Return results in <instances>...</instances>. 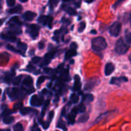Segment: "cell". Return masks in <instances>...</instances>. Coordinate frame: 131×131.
<instances>
[{
	"label": "cell",
	"mask_w": 131,
	"mask_h": 131,
	"mask_svg": "<svg viewBox=\"0 0 131 131\" xmlns=\"http://www.w3.org/2000/svg\"><path fill=\"white\" fill-rule=\"evenodd\" d=\"M107 46L106 40L102 37H97L92 41V48L95 51H101L104 50Z\"/></svg>",
	"instance_id": "6da1fadb"
},
{
	"label": "cell",
	"mask_w": 131,
	"mask_h": 131,
	"mask_svg": "<svg viewBox=\"0 0 131 131\" xmlns=\"http://www.w3.org/2000/svg\"><path fill=\"white\" fill-rule=\"evenodd\" d=\"M128 51V45L124 41L122 38H120L115 45V51L118 54H124Z\"/></svg>",
	"instance_id": "7a4b0ae2"
},
{
	"label": "cell",
	"mask_w": 131,
	"mask_h": 131,
	"mask_svg": "<svg viewBox=\"0 0 131 131\" xmlns=\"http://www.w3.org/2000/svg\"><path fill=\"white\" fill-rule=\"evenodd\" d=\"M101 81L97 78H91L88 81L84 86V90L85 91H92L95 87H97L100 84Z\"/></svg>",
	"instance_id": "3957f363"
},
{
	"label": "cell",
	"mask_w": 131,
	"mask_h": 131,
	"mask_svg": "<svg viewBox=\"0 0 131 131\" xmlns=\"http://www.w3.org/2000/svg\"><path fill=\"white\" fill-rule=\"evenodd\" d=\"M121 23L119 22V21H116L114 22L111 27H110V29H109V31H110V34L114 36V37H117L121 32Z\"/></svg>",
	"instance_id": "277c9868"
},
{
	"label": "cell",
	"mask_w": 131,
	"mask_h": 131,
	"mask_svg": "<svg viewBox=\"0 0 131 131\" xmlns=\"http://www.w3.org/2000/svg\"><path fill=\"white\" fill-rule=\"evenodd\" d=\"M38 32H39V28L36 25H31L28 28V33L30 34L31 37L33 39H35L38 36Z\"/></svg>",
	"instance_id": "5b68a950"
},
{
	"label": "cell",
	"mask_w": 131,
	"mask_h": 131,
	"mask_svg": "<svg viewBox=\"0 0 131 131\" xmlns=\"http://www.w3.org/2000/svg\"><path fill=\"white\" fill-rule=\"evenodd\" d=\"M31 104L32 106H35V107H39L41 105H42L44 101H43V98L42 97H39L37 95H33L31 98Z\"/></svg>",
	"instance_id": "8992f818"
},
{
	"label": "cell",
	"mask_w": 131,
	"mask_h": 131,
	"mask_svg": "<svg viewBox=\"0 0 131 131\" xmlns=\"http://www.w3.org/2000/svg\"><path fill=\"white\" fill-rule=\"evenodd\" d=\"M127 81H128V79L126 77H124V76L120 77V78L114 77V78H112L111 79L110 84H114V85H121V83L127 82Z\"/></svg>",
	"instance_id": "52a82bcc"
},
{
	"label": "cell",
	"mask_w": 131,
	"mask_h": 131,
	"mask_svg": "<svg viewBox=\"0 0 131 131\" xmlns=\"http://www.w3.org/2000/svg\"><path fill=\"white\" fill-rule=\"evenodd\" d=\"M114 69H115V67H114V64H112V63H107L106 64L105 69H104V74H105V75L106 76L111 75L114 72Z\"/></svg>",
	"instance_id": "ba28073f"
},
{
	"label": "cell",
	"mask_w": 131,
	"mask_h": 131,
	"mask_svg": "<svg viewBox=\"0 0 131 131\" xmlns=\"http://www.w3.org/2000/svg\"><path fill=\"white\" fill-rule=\"evenodd\" d=\"M81 87V84L80 77L78 75H75L74 76V84L73 90L74 91H80Z\"/></svg>",
	"instance_id": "9c48e42d"
},
{
	"label": "cell",
	"mask_w": 131,
	"mask_h": 131,
	"mask_svg": "<svg viewBox=\"0 0 131 131\" xmlns=\"http://www.w3.org/2000/svg\"><path fill=\"white\" fill-rule=\"evenodd\" d=\"M54 54H55L54 51H51V52H49V53L46 54L45 56V58H44V62H43V64H45V65H46V64H48L50 63V61H51V59L54 58Z\"/></svg>",
	"instance_id": "30bf717a"
},
{
	"label": "cell",
	"mask_w": 131,
	"mask_h": 131,
	"mask_svg": "<svg viewBox=\"0 0 131 131\" xmlns=\"http://www.w3.org/2000/svg\"><path fill=\"white\" fill-rule=\"evenodd\" d=\"M24 17L27 21H32L36 17V13L31 12V11H27L24 14Z\"/></svg>",
	"instance_id": "8fae6325"
},
{
	"label": "cell",
	"mask_w": 131,
	"mask_h": 131,
	"mask_svg": "<svg viewBox=\"0 0 131 131\" xmlns=\"http://www.w3.org/2000/svg\"><path fill=\"white\" fill-rule=\"evenodd\" d=\"M1 37L4 39H6V40H8V41H15L16 40V38L14 35H12V33H9V34H1Z\"/></svg>",
	"instance_id": "7c38bea8"
},
{
	"label": "cell",
	"mask_w": 131,
	"mask_h": 131,
	"mask_svg": "<svg viewBox=\"0 0 131 131\" xmlns=\"http://www.w3.org/2000/svg\"><path fill=\"white\" fill-rule=\"evenodd\" d=\"M94 101V96L91 94H86L83 96L82 101L83 103H91Z\"/></svg>",
	"instance_id": "4fadbf2b"
},
{
	"label": "cell",
	"mask_w": 131,
	"mask_h": 131,
	"mask_svg": "<svg viewBox=\"0 0 131 131\" xmlns=\"http://www.w3.org/2000/svg\"><path fill=\"white\" fill-rule=\"evenodd\" d=\"M77 54V51L76 50H74V49H70L69 51H68L65 54V59L68 60L74 56H75Z\"/></svg>",
	"instance_id": "5bb4252c"
},
{
	"label": "cell",
	"mask_w": 131,
	"mask_h": 131,
	"mask_svg": "<svg viewBox=\"0 0 131 131\" xmlns=\"http://www.w3.org/2000/svg\"><path fill=\"white\" fill-rule=\"evenodd\" d=\"M32 84H33V79L30 76H28V77H26L24 79V81H23V85L30 87V86H32Z\"/></svg>",
	"instance_id": "9a60e30c"
},
{
	"label": "cell",
	"mask_w": 131,
	"mask_h": 131,
	"mask_svg": "<svg viewBox=\"0 0 131 131\" xmlns=\"http://www.w3.org/2000/svg\"><path fill=\"white\" fill-rule=\"evenodd\" d=\"M0 60L2 63H7L9 60V55L8 53H2L0 54Z\"/></svg>",
	"instance_id": "2e32d148"
},
{
	"label": "cell",
	"mask_w": 131,
	"mask_h": 131,
	"mask_svg": "<svg viewBox=\"0 0 131 131\" xmlns=\"http://www.w3.org/2000/svg\"><path fill=\"white\" fill-rule=\"evenodd\" d=\"M89 119V114H83L81 116H80L78 119V123H85Z\"/></svg>",
	"instance_id": "e0dca14e"
},
{
	"label": "cell",
	"mask_w": 131,
	"mask_h": 131,
	"mask_svg": "<svg viewBox=\"0 0 131 131\" xmlns=\"http://www.w3.org/2000/svg\"><path fill=\"white\" fill-rule=\"evenodd\" d=\"M21 10H22V7H21V5H16L15 7H14V8H11V9L9 10V13H11V14L18 13V12H20Z\"/></svg>",
	"instance_id": "ac0fdd59"
},
{
	"label": "cell",
	"mask_w": 131,
	"mask_h": 131,
	"mask_svg": "<svg viewBox=\"0 0 131 131\" xmlns=\"http://www.w3.org/2000/svg\"><path fill=\"white\" fill-rule=\"evenodd\" d=\"M17 47H18V48H19L20 51H24V52H25V51H26V49H27V45L25 44V43H23V42H21V41H18V42Z\"/></svg>",
	"instance_id": "d6986e66"
},
{
	"label": "cell",
	"mask_w": 131,
	"mask_h": 131,
	"mask_svg": "<svg viewBox=\"0 0 131 131\" xmlns=\"http://www.w3.org/2000/svg\"><path fill=\"white\" fill-rule=\"evenodd\" d=\"M57 127H59V128H61V129H62L64 131H67V127H66V126H65V124L64 123V121H63L61 119L59 120Z\"/></svg>",
	"instance_id": "ffe728a7"
},
{
	"label": "cell",
	"mask_w": 131,
	"mask_h": 131,
	"mask_svg": "<svg viewBox=\"0 0 131 131\" xmlns=\"http://www.w3.org/2000/svg\"><path fill=\"white\" fill-rule=\"evenodd\" d=\"M65 11L70 15H75L77 14V12L75 9H74L73 8L71 7H67L65 8Z\"/></svg>",
	"instance_id": "44dd1931"
},
{
	"label": "cell",
	"mask_w": 131,
	"mask_h": 131,
	"mask_svg": "<svg viewBox=\"0 0 131 131\" xmlns=\"http://www.w3.org/2000/svg\"><path fill=\"white\" fill-rule=\"evenodd\" d=\"M13 131H24V128H23V126L21 125V124L18 123L15 125H14Z\"/></svg>",
	"instance_id": "7402d4cb"
},
{
	"label": "cell",
	"mask_w": 131,
	"mask_h": 131,
	"mask_svg": "<svg viewBox=\"0 0 131 131\" xmlns=\"http://www.w3.org/2000/svg\"><path fill=\"white\" fill-rule=\"evenodd\" d=\"M13 121H14V117H11V116H7V117H5L3 119V122H4L5 124H11Z\"/></svg>",
	"instance_id": "603a6c76"
},
{
	"label": "cell",
	"mask_w": 131,
	"mask_h": 131,
	"mask_svg": "<svg viewBox=\"0 0 131 131\" xmlns=\"http://www.w3.org/2000/svg\"><path fill=\"white\" fill-rule=\"evenodd\" d=\"M75 115H74V114H72L71 113L68 116V122H69V124H74L75 123Z\"/></svg>",
	"instance_id": "cb8c5ba5"
},
{
	"label": "cell",
	"mask_w": 131,
	"mask_h": 131,
	"mask_svg": "<svg viewBox=\"0 0 131 131\" xmlns=\"http://www.w3.org/2000/svg\"><path fill=\"white\" fill-rule=\"evenodd\" d=\"M18 90L17 88H13L10 95V97L12 99H15L18 97Z\"/></svg>",
	"instance_id": "d4e9b609"
},
{
	"label": "cell",
	"mask_w": 131,
	"mask_h": 131,
	"mask_svg": "<svg viewBox=\"0 0 131 131\" xmlns=\"http://www.w3.org/2000/svg\"><path fill=\"white\" fill-rule=\"evenodd\" d=\"M125 40L127 44H131V32L127 31L125 33Z\"/></svg>",
	"instance_id": "484cf974"
},
{
	"label": "cell",
	"mask_w": 131,
	"mask_h": 131,
	"mask_svg": "<svg viewBox=\"0 0 131 131\" xmlns=\"http://www.w3.org/2000/svg\"><path fill=\"white\" fill-rule=\"evenodd\" d=\"M77 107H78V113H84L85 111H86V107L84 104V103L80 104L79 106Z\"/></svg>",
	"instance_id": "4316f807"
},
{
	"label": "cell",
	"mask_w": 131,
	"mask_h": 131,
	"mask_svg": "<svg viewBox=\"0 0 131 131\" xmlns=\"http://www.w3.org/2000/svg\"><path fill=\"white\" fill-rule=\"evenodd\" d=\"M31 111V109L29 107H22L20 110V113L21 115H27Z\"/></svg>",
	"instance_id": "83f0119b"
},
{
	"label": "cell",
	"mask_w": 131,
	"mask_h": 131,
	"mask_svg": "<svg viewBox=\"0 0 131 131\" xmlns=\"http://www.w3.org/2000/svg\"><path fill=\"white\" fill-rule=\"evenodd\" d=\"M51 22H52V18L50 17V16H48L45 18V21L44 22V25H47L49 26V28H51Z\"/></svg>",
	"instance_id": "f1b7e54d"
},
{
	"label": "cell",
	"mask_w": 131,
	"mask_h": 131,
	"mask_svg": "<svg viewBox=\"0 0 131 131\" xmlns=\"http://www.w3.org/2000/svg\"><path fill=\"white\" fill-rule=\"evenodd\" d=\"M78 100H79V97H78L77 94H73L71 96V102H72V103L76 104V103H78Z\"/></svg>",
	"instance_id": "f546056e"
},
{
	"label": "cell",
	"mask_w": 131,
	"mask_h": 131,
	"mask_svg": "<svg viewBox=\"0 0 131 131\" xmlns=\"http://www.w3.org/2000/svg\"><path fill=\"white\" fill-rule=\"evenodd\" d=\"M7 48L8 49V50H10V51H14V52H18V53H20V54H23V52L22 51H21L20 50H18V49H15L13 46H12V45H7Z\"/></svg>",
	"instance_id": "4dcf8cb0"
},
{
	"label": "cell",
	"mask_w": 131,
	"mask_h": 131,
	"mask_svg": "<svg viewBox=\"0 0 131 131\" xmlns=\"http://www.w3.org/2000/svg\"><path fill=\"white\" fill-rule=\"evenodd\" d=\"M46 79V77L45 76H41L38 78V81H37V87H40V85L45 81V80Z\"/></svg>",
	"instance_id": "1f68e13d"
},
{
	"label": "cell",
	"mask_w": 131,
	"mask_h": 131,
	"mask_svg": "<svg viewBox=\"0 0 131 131\" xmlns=\"http://www.w3.org/2000/svg\"><path fill=\"white\" fill-rule=\"evenodd\" d=\"M10 22H15L16 24H18V25H21V21H19V18H18V17H13V18H12L11 19H10V21H9V22L8 23H10Z\"/></svg>",
	"instance_id": "d6a6232c"
},
{
	"label": "cell",
	"mask_w": 131,
	"mask_h": 131,
	"mask_svg": "<svg viewBox=\"0 0 131 131\" xmlns=\"http://www.w3.org/2000/svg\"><path fill=\"white\" fill-rule=\"evenodd\" d=\"M61 78H63L64 80H69V76H68V70H66V71H64L63 73H62V74H61Z\"/></svg>",
	"instance_id": "836d02e7"
},
{
	"label": "cell",
	"mask_w": 131,
	"mask_h": 131,
	"mask_svg": "<svg viewBox=\"0 0 131 131\" xmlns=\"http://www.w3.org/2000/svg\"><path fill=\"white\" fill-rule=\"evenodd\" d=\"M85 26H86V25H85V22H84V21H83V22L80 23V25H79V28H78V31H79V32H82V31L84 30Z\"/></svg>",
	"instance_id": "e575fe53"
},
{
	"label": "cell",
	"mask_w": 131,
	"mask_h": 131,
	"mask_svg": "<svg viewBox=\"0 0 131 131\" xmlns=\"http://www.w3.org/2000/svg\"><path fill=\"white\" fill-rule=\"evenodd\" d=\"M15 3V0H7V5L10 7H12Z\"/></svg>",
	"instance_id": "d590c367"
},
{
	"label": "cell",
	"mask_w": 131,
	"mask_h": 131,
	"mask_svg": "<svg viewBox=\"0 0 131 131\" xmlns=\"http://www.w3.org/2000/svg\"><path fill=\"white\" fill-rule=\"evenodd\" d=\"M40 60H41V58L39 57H35V58H32V62L34 64H38L40 61Z\"/></svg>",
	"instance_id": "8d00e7d4"
},
{
	"label": "cell",
	"mask_w": 131,
	"mask_h": 131,
	"mask_svg": "<svg viewBox=\"0 0 131 131\" xmlns=\"http://www.w3.org/2000/svg\"><path fill=\"white\" fill-rule=\"evenodd\" d=\"M21 76H18V78H16L15 80L14 81V84H15V85L18 84L19 82H20V81H21Z\"/></svg>",
	"instance_id": "74e56055"
},
{
	"label": "cell",
	"mask_w": 131,
	"mask_h": 131,
	"mask_svg": "<svg viewBox=\"0 0 131 131\" xmlns=\"http://www.w3.org/2000/svg\"><path fill=\"white\" fill-rule=\"evenodd\" d=\"M71 114H74V115H75V116L78 114V107H74V108L72 109Z\"/></svg>",
	"instance_id": "f35d334b"
},
{
	"label": "cell",
	"mask_w": 131,
	"mask_h": 131,
	"mask_svg": "<svg viewBox=\"0 0 131 131\" xmlns=\"http://www.w3.org/2000/svg\"><path fill=\"white\" fill-rule=\"evenodd\" d=\"M54 117V111H51L48 114V119H49V122H51L53 119Z\"/></svg>",
	"instance_id": "ab89813d"
},
{
	"label": "cell",
	"mask_w": 131,
	"mask_h": 131,
	"mask_svg": "<svg viewBox=\"0 0 131 131\" xmlns=\"http://www.w3.org/2000/svg\"><path fill=\"white\" fill-rule=\"evenodd\" d=\"M21 106V102H18V103H17V104H15V107H14V109H15V110H17V109H19Z\"/></svg>",
	"instance_id": "60d3db41"
},
{
	"label": "cell",
	"mask_w": 131,
	"mask_h": 131,
	"mask_svg": "<svg viewBox=\"0 0 131 131\" xmlns=\"http://www.w3.org/2000/svg\"><path fill=\"white\" fill-rule=\"evenodd\" d=\"M44 47H45V43H44V41H40V42H39V45H38L39 49H43Z\"/></svg>",
	"instance_id": "b9f144b4"
},
{
	"label": "cell",
	"mask_w": 131,
	"mask_h": 131,
	"mask_svg": "<svg viewBox=\"0 0 131 131\" xmlns=\"http://www.w3.org/2000/svg\"><path fill=\"white\" fill-rule=\"evenodd\" d=\"M77 48H78V45H77V44H76V43H72V44L71 45V49L76 50V49H77Z\"/></svg>",
	"instance_id": "7bdbcfd3"
},
{
	"label": "cell",
	"mask_w": 131,
	"mask_h": 131,
	"mask_svg": "<svg viewBox=\"0 0 131 131\" xmlns=\"http://www.w3.org/2000/svg\"><path fill=\"white\" fill-rule=\"evenodd\" d=\"M10 111L9 110H6V111H4V114H3V116H5V117H7L8 115H9V114H10Z\"/></svg>",
	"instance_id": "ee69618b"
},
{
	"label": "cell",
	"mask_w": 131,
	"mask_h": 131,
	"mask_svg": "<svg viewBox=\"0 0 131 131\" xmlns=\"http://www.w3.org/2000/svg\"><path fill=\"white\" fill-rule=\"evenodd\" d=\"M31 131H41V130H40L37 126H34V127L32 128Z\"/></svg>",
	"instance_id": "f6af8a7d"
},
{
	"label": "cell",
	"mask_w": 131,
	"mask_h": 131,
	"mask_svg": "<svg viewBox=\"0 0 131 131\" xmlns=\"http://www.w3.org/2000/svg\"><path fill=\"white\" fill-rule=\"evenodd\" d=\"M45 71L46 73H51V72L52 71V70H51V68H45Z\"/></svg>",
	"instance_id": "bcb514c9"
},
{
	"label": "cell",
	"mask_w": 131,
	"mask_h": 131,
	"mask_svg": "<svg viewBox=\"0 0 131 131\" xmlns=\"http://www.w3.org/2000/svg\"><path fill=\"white\" fill-rule=\"evenodd\" d=\"M123 1H124V0H118V1H117V2L115 4H114V7L115 8L116 6H117V5H118V4H120V3H121V2H123Z\"/></svg>",
	"instance_id": "7dc6e473"
},
{
	"label": "cell",
	"mask_w": 131,
	"mask_h": 131,
	"mask_svg": "<svg viewBox=\"0 0 131 131\" xmlns=\"http://www.w3.org/2000/svg\"><path fill=\"white\" fill-rule=\"evenodd\" d=\"M94 0H85V2H88V3H91V2H94Z\"/></svg>",
	"instance_id": "c3c4849f"
},
{
	"label": "cell",
	"mask_w": 131,
	"mask_h": 131,
	"mask_svg": "<svg viewBox=\"0 0 131 131\" xmlns=\"http://www.w3.org/2000/svg\"><path fill=\"white\" fill-rule=\"evenodd\" d=\"M91 33H92V34H94H94H96V31H94V30H93V31H91Z\"/></svg>",
	"instance_id": "681fc988"
},
{
	"label": "cell",
	"mask_w": 131,
	"mask_h": 131,
	"mask_svg": "<svg viewBox=\"0 0 131 131\" xmlns=\"http://www.w3.org/2000/svg\"><path fill=\"white\" fill-rule=\"evenodd\" d=\"M20 1H21V2H27L28 0H20Z\"/></svg>",
	"instance_id": "f907efd6"
},
{
	"label": "cell",
	"mask_w": 131,
	"mask_h": 131,
	"mask_svg": "<svg viewBox=\"0 0 131 131\" xmlns=\"http://www.w3.org/2000/svg\"><path fill=\"white\" fill-rule=\"evenodd\" d=\"M129 59H130V61L131 63V54H130V57H129Z\"/></svg>",
	"instance_id": "816d5d0a"
},
{
	"label": "cell",
	"mask_w": 131,
	"mask_h": 131,
	"mask_svg": "<svg viewBox=\"0 0 131 131\" xmlns=\"http://www.w3.org/2000/svg\"><path fill=\"white\" fill-rule=\"evenodd\" d=\"M2 20H0V26L2 25Z\"/></svg>",
	"instance_id": "f5cc1de1"
},
{
	"label": "cell",
	"mask_w": 131,
	"mask_h": 131,
	"mask_svg": "<svg viewBox=\"0 0 131 131\" xmlns=\"http://www.w3.org/2000/svg\"><path fill=\"white\" fill-rule=\"evenodd\" d=\"M1 94H2V89L0 88V96H1Z\"/></svg>",
	"instance_id": "db71d44e"
},
{
	"label": "cell",
	"mask_w": 131,
	"mask_h": 131,
	"mask_svg": "<svg viewBox=\"0 0 131 131\" xmlns=\"http://www.w3.org/2000/svg\"><path fill=\"white\" fill-rule=\"evenodd\" d=\"M5 131H10V130H9V129H7Z\"/></svg>",
	"instance_id": "11a10c76"
},
{
	"label": "cell",
	"mask_w": 131,
	"mask_h": 131,
	"mask_svg": "<svg viewBox=\"0 0 131 131\" xmlns=\"http://www.w3.org/2000/svg\"><path fill=\"white\" fill-rule=\"evenodd\" d=\"M130 23H131V15H130Z\"/></svg>",
	"instance_id": "9f6ffc18"
}]
</instances>
